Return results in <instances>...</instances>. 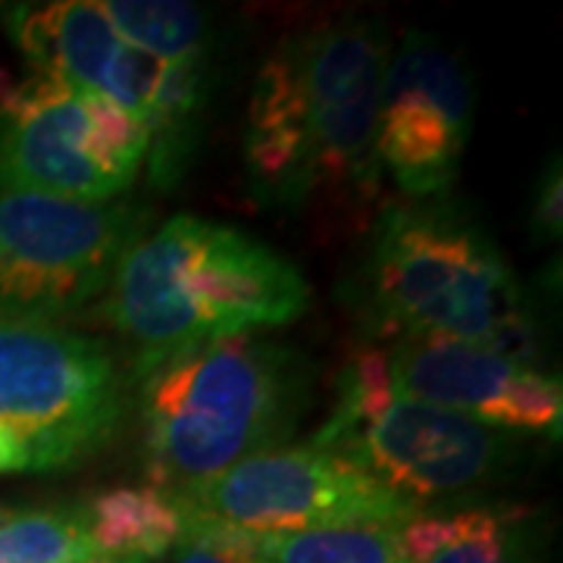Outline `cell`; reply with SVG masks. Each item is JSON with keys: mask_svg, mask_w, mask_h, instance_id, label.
<instances>
[{"mask_svg": "<svg viewBox=\"0 0 563 563\" xmlns=\"http://www.w3.org/2000/svg\"><path fill=\"white\" fill-rule=\"evenodd\" d=\"M388 57L391 38L376 16L320 22L276 44L244 125V166L263 203L351 225L373 217L383 195L376 110Z\"/></svg>", "mask_w": 563, "mask_h": 563, "instance_id": "6da1fadb", "label": "cell"}, {"mask_svg": "<svg viewBox=\"0 0 563 563\" xmlns=\"http://www.w3.org/2000/svg\"><path fill=\"white\" fill-rule=\"evenodd\" d=\"M132 373L144 470L173 498L282 448L310 404V363L261 335L191 344Z\"/></svg>", "mask_w": 563, "mask_h": 563, "instance_id": "7a4b0ae2", "label": "cell"}, {"mask_svg": "<svg viewBox=\"0 0 563 563\" xmlns=\"http://www.w3.org/2000/svg\"><path fill=\"white\" fill-rule=\"evenodd\" d=\"M307 303V279L269 244L181 213L129 244L103 310L144 366L191 344L288 325Z\"/></svg>", "mask_w": 563, "mask_h": 563, "instance_id": "3957f363", "label": "cell"}, {"mask_svg": "<svg viewBox=\"0 0 563 563\" xmlns=\"http://www.w3.org/2000/svg\"><path fill=\"white\" fill-rule=\"evenodd\" d=\"M376 332L457 339L532 366L523 291L483 225L444 198L385 203L366 257Z\"/></svg>", "mask_w": 563, "mask_h": 563, "instance_id": "277c9868", "label": "cell"}, {"mask_svg": "<svg viewBox=\"0 0 563 563\" xmlns=\"http://www.w3.org/2000/svg\"><path fill=\"white\" fill-rule=\"evenodd\" d=\"M310 444L357 463L417 510L488 483L507 454L498 429L398 395L379 344L347 357L335 407Z\"/></svg>", "mask_w": 563, "mask_h": 563, "instance_id": "5b68a950", "label": "cell"}, {"mask_svg": "<svg viewBox=\"0 0 563 563\" xmlns=\"http://www.w3.org/2000/svg\"><path fill=\"white\" fill-rule=\"evenodd\" d=\"M125 413V376L110 351L57 322L0 317V426L29 470H66L98 454Z\"/></svg>", "mask_w": 563, "mask_h": 563, "instance_id": "8992f818", "label": "cell"}, {"mask_svg": "<svg viewBox=\"0 0 563 563\" xmlns=\"http://www.w3.org/2000/svg\"><path fill=\"white\" fill-rule=\"evenodd\" d=\"M147 129L122 107L60 81L0 76V191L107 203L147 157Z\"/></svg>", "mask_w": 563, "mask_h": 563, "instance_id": "52a82bcc", "label": "cell"}, {"mask_svg": "<svg viewBox=\"0 0 563 563\" xmlns=\"http://www.w3.org/2000/svg\"><path fill=\"white\" fill-rule=\"evenodd\" d=\"M139 217L125 203L0 191V317L57 322L110 288Z\"/></svg>", "mask_w": 563, "mask_h": 563, "instance_id": "ba28073f", "label": "cell"}, {"mask_svg": "<svg viewBox=\"0 0 563 563\" xmlns=\"http://www.w3.org/2000/svg\"><path fill=\"white\" fill-rule=\"evenodd\" d=\"M179 501L254 536L404 526L420 514L357 463L317 444H282L247 457Z\"/></svg>", "mask_w": 563, "mask_h": 563, "instance_id": "9c48e42d", "label": "cell"}, {"mask_svg": "<svg viewBox=\"0 0 563 563\" xmlns=\"http://www.w3.org/2000/svg\"><path fill=\"white\" fill-rule=\"evenodd\" d=\"M473 125V81L463 63L422 32L388 57L376 110V154L407 201L442 198L461 173Z\"/></svg>", "mask_w": 563, "mask_h": 563, "instance_id": "30bf717a", "label": "cell"}, {"mask_svg": "<svg viewBox=\"0 0 563 563\" xmlns=\"http://www.w3.org/2000/svg\"><path fill=\"white\" fill-rule=\"evenodd\" d=\"M398 395L492 426L561 435L563 391L536 366H520L483 344L401 335L385 347Z\"/></svg>", "mask_w": 563, "mask_h": 563, "instance_id": "8fae6325", "label": "cell"}, {"mask_svg": "<svg viewBox=\"0 0 563 563\" xmlns=\"http://www.w3.org/2000/svg\"><path fill=\"white\" fill-rule=\"evenodd\" d=\"M7 29L35 76L101 98L110 69L125 47V38L107 20L103 3L88 0L20 3L7 13Z\"/></svg>", "mask_w": 563, "mask_h": 563, "instance_id": "7c38bea8", "label": "cell"}, {"mask_svg": "<svg viewBox=\"0 0 563 563\" xmlns=\"http://www.w3.org/2000/svg\"><path fill=\"white\" fill-rule=\"evenodd\" d=\"M407 563H539L523 507L417 514L398 529Z\"/></svg>", "mask_w": 563, "mask_h": 563, "instance_id": "4fadbf2b", "label": "cell"}, {"mask_svg": "<svg viewBox=\"0 0 563 563\" xmlns=\"http://www.w3.org/2000/svg\"><path fill=\"white\" fill-rule=\"evenodd\" d=\"M81 517L95 554L144 563L166 558L185 529L179 498L154 485L107 488L81 507Z\"/></svg>", "mask_w": 563, "mask_h": 563, "instance_id": "5bb4252c", "label": "cell"}, {"mask_svg": "<svg viewBox=\"0 0 563 563\" xmlns=\"http://www.w3.org/2000/svg\"><path fill=\"white\" fill-rule=\"evenodd\" d=\"M103 13L122 38L157 60H207V16L195 3L110 0Z\"/></svg>", "mask_w": 563, "mask_h": 563, "instance_id": "9a60e30c", "label": "cell"}, {"mask_svg": "<svg viewBox=\"0 0 563 563\" xmlns=\"http://www.w3.org/2000/svg\"><path fill=\"white\" fill-rule=\"evenodd\" d=\"M95 558L81 507H0V563H85Z\"/></svg>", "mask_w": 563, "mask_h": 563, "instance_id": "2e32d148", "label": "cell"}, {"mask_svg": "<svg viewBox=\"0 0 563 563\" xmlns=\"http://www.w3.org/2000/svg\"><path fill=\"white\" fill-rule=\"evenodd\" d=\"M401 526H344L291 536H257L254 563H407Z\"/></svg>", "mask_w": 563, "mask_h": 563, "instance_id": "e0dca14e", "label": "cell"}, {"mask_svg": "<svg viewBox=\"0 0 563 563\" xmlns=\"http://www.w3.org/2000/svg\"><path fill=\"white\" fill-rule=\"evenodd\" d=\"M181 504V501H179ZM185 529L176 548L166 554V563H254L257 536L207 517L201 510L185 507Z\"/></svg>", "mask_w": 563, "mask_h": 563, "instance_id": "ac0fdd59", "label": "cell"}, {"mask_svg": "<svg viewBox=\"0 0 563 563\" xmlns=\"http://www.w3.org/2000/svg\"><path fill=\"white\" fill-rule=\"evenodd\" d=\"M563 207H561V163L548 166L542 188H539V201H536V229L542 232L548 242L561 239Z\"/></svg>", "mask_w": 563, "mask_h": 563, "instance_id": "d6986e66", "label": "cell"}, {"mask_svg": "<svg viewBox=\"0 0 563 563\" xmlns=\"http://www.w3.org/2000/svg\"><path fill=\"white\" fill-rule=\"evenodd\" d=\"M25 470H29L25 448L7 426H0V473H25Z\"/></svg>", "mask_w": 563, "mask_h": 563, "instance_id": "ffe728a7", "label": "cell"}, {"mask_svg": "<svg viewBox=\"0 0 563 563\" xmlns=\"http://www.w3.org/2000/svg\"><path fill=\"white\" fill-rule=\"evenodd\" d=\"M85 563H144V561H125V558H107V554H95V558H88Z\"/></svg>", "mask_w": 563, "mask_h": 563, "instance_id": "44dd1931", "label": "cell"}]
</instances>
